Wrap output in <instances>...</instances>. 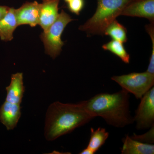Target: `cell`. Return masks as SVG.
I'll return each instance as SVG.
<instances>
[{"mask_svg":"<svg viewBox=\"0 0 154 154\" xmlns=\"http://www.w3.org/2000/svg\"><path fill=\"white\" fill-rule=\"evenodd\" d=\"M40 6V16L38 25L43 32L48 30L59 16L60 0H42Z\"/></svg>","mask_w":154,"mask_h":154,"instance_id":"10","label":"cell"},{"mask_svg":"<svg viewBox=\"0 0 154 154\" xmlns=\"http://www.w3.org/2000/svg\"><path fill=\"white\" fill-rule=\"evenodd\" d=\"M94 118L86 110L82 101L76 104L53 102L49 105L45 113V138L48 141H52Z\"/></svg>","mask_w":154,"mask_h":154,"instance_id":"1","label":"cell"},{"mask_svg":"<svg viewBox=\"0 0 154 154\" xmlns=\"http://www.w3.org/2000/svg\"><path fill=\"white\" fill-rule=\"evenodd\" d=\"M146 30L151 38L152 42V54L150 58L149 63L146 72L154 74V24L151 23L149 25H146Z\"/></svg>","mask_w":154,"mask_h":154,"instance_id":"17","label":"cell"},{"mask_svg":"<svg viewBox=\"0 0 154 154\" xmlns=\"http://www.w3.org/2000/svg\"><path fill=\"white\" fill-rule=\"evenodd\" d=\"M141 99L133 117L137 130L149 129L154 125V88L149 90Z\"/></svg>","mask_w":154,"mask_h":154,"instance_id":"6","label":"cell"},{"mask_svg":"<svg viewBox=\"0 0 154 154\" xmlns=\"http://www.w3.org/2000/svg\"><path fill=\"white\" fill-rule=\"evenodd\" d=\"M20 105L5 101L0 107V122L8 130L17 126L22 115Z\"/></svg>","mask_w":154,"mask_h":154,"instance_id":"9","label":"cell"},{"mask_svg":"<svg viewBox=\"0 0 154 154\" xmlns=\"http://www.w3.org/2000/svg\"><path fill=\"white\" fill-rule=\"evenodd\" d=\"M18 26L15 9L10 8L5 16L0 20L1 40L5 41L12 40L13 38V33Z\"/></svg>","mask_w":154,"mask_h":154,"instance_id":"13","label":"cell"},{"mask_svg":"<svg viewBox=\"0 0 154 154\" xmlns=\"http://www.w3.org/2000/svg\"><path fill=\"white\" fill-rule=\"evenodd\" d=\"M111 79L121 86L122 90L141 99L154 85V74L147 72H133L120 76H114Z\"/></svg>","mask_w":154,"mask_h":154,"instance_id":"5","label":"cell"},{"mask_svg":"<svg viewBox=\"0 0 154 154\" xmlns=\"http://www.w3.org/2000/svg\"><path fill=\"white\" fill-rule=\"evenodd\" d=\"M41 4L37 2L25 3L19 9H15L18 26L28 25L31 27L38 25L40 16Z\"/></svg>","mask_w":154,"mask_h":154,"instance_id":"8","label":"cell"},{"mask_svg":"<svg viewBox=\"0 0 154 154\" xmlns=\"http://www.w3.org/2000/svg\"><path fill=\"white\" fill-rule=\"evenodd\" d=\"M132 0H98L96 13L79 29L85 31L88 36L104 35L106 28Z\"/></svg>","mask_w":154,"mask_h":154,"instance_id":"3","label":"cell"},{"mask_svg":"<svg viewBox=\"0 0 154 154\" xmlns=\"http://www.w3.org/2000/svg\"><path fill=\"white\" fill-rule=\"evenodd\" d=\"M121 15L146 18L154 23V0H132Z\"/></svg>","mask_w":154,"mask_h":154,"instance_id":"7","label":"cell"},{"mask_svg":"<svg viewBox=\"0 0 154 154\" xmlns=\"http://www.w3.org/2000/svg\"><path fill=\"white\" fill-rule=\"evenodd\" d=\"M127 33L126 28L115 19L107 26L104 35L110 36L113 40L125 43L128 40Z\"/></svg>","mask_w":154,"mask_h":154,"instance_id":"15","label":"cell"},{"mask_svg":"<svg viewBox=\"0 0 154 154\" xmlns=\"http://www.w3.org/2000/svg\"><path fill=\"white\" fill-rule=\"evenodd\" d=\"M70 16L62 10L57 19L46 31L42 33L40 37L44 43L45 52L53 59L60 54L64 42L61 36L65 28L69 22L73 21Z\"/></svg>","mask_w":154,"mask_h":154,"instance_id":"4","label":"cell"},{"mask_svg":"<svg viewBox=\"0 0 154 154\" xmlns=\"http://www.w3.org/2000/svg\"><path fill=\"white\" fill-rule=\"evenodd\" d=\"M154 126L151 127L149 131L142 135L134 134L131 137L135 140L139 141L144 143L152 144L153 143L154 140Z\"/></svg>","mask_w":154,"mask_h":154,"instance_id":"18","label":"cell"},{"mask_svg":"<svg viewBox=\"0 0 154 154\" xmlns=\"http://www.w3.org/2000/svg\"><path fill=\"white\" fill-rule=\"evenodd\" d=\"M122 154H153L154 145L144 143L132 138L127 135L122 139Z\"/></svg>","mask_w":154,"mask_h":154,"instance_id":"12","label":"cell"},{"mask_svg":"<svg viewBox=\"0 0 154 154\" xmlns=\"http://www.w3.org/2000/svg\"><path fill=\"white\" fill-rule=\"evenodd\" d=\"M67 8L71 13L79 15L85 7V0H71L67 3Z\"/></svg>","mask_w":154,"mask_h":154,"instance_id":"19","label":"cell"},{"mask_svg":"<svg viewBox=\"0 0 154 154\" xmlns=\"http://www.w3.org/2000/svg\"><path fill=\"white\" fill-rule=\"evenodd\" d=\"M91 137L87 147L95 153L105 143L109 134L102 128H99L96 130L91 128Z\"/></svg>","mask_w":154,"mask_h":154,"instance_id":"14","label":"cell"},{"mask_svg":"<svg viewBox=\"0 0 154 154\" xmlns=\"http://www.w3.org/2000/svg\"><path fill=\"white\" fill-rule=\"evenodd\" d=\"M102 48L108 51L119 57L125 63L128 64L130 57L125 48L123 43L117 40H112L103 45Z\"/></svg>","mask_w":154,"mask_h":154,"instance_id":"16","label":"cell"},{"mask_svg":"<svg viewBox=\"0 0 154 154\" xmlns=\"http://www.w3.org/2000/svg\"><path fill=\"white\" fill-rule=\"evenodd\" d=\"M129 93L123 90L110 94L101 93L82 102L94 118L100 116L107 124L122 128L134 123L130 111Z\"/></svg>","mask_w":154,"mask_h":154,"instance_id":"2","label":"cell"},{"mask_svg":"<svg viewBox=\"0 0 154 154\" xmlns=\"http://www.w3.org/2000/svg\"><path fill=\"white\" fill-rule=\"evenodd\" d=\"M7 95L5 101L21 105L25 92L23 74L17 72L12 75L10 85L6 88Z\"/></svg>","mask_w":154,"mask_h":154,"instance_id":"11","label":"cell"},{"mask_svg":"<svg viewBox=\"0 0 154 154\" xmlns=\"http://www.w3.org/2000/svg\"><path fill=\"white\" fill-rule=\"evenodd\" d=\"M80 154H95L92 150L87 147L85 149H84L82 152L79 153Z\"/></svg>","mask_w":154,"mask_h":154,"instance_id":"21","label":"cell"},{"mask_svg":"<svg viewBox=\"0 0 154 154\" xmlns=\"http://www.w3.org/2000/svg\"><path fill=\"white\" fill-rule=\"evenodd\" d=\"M7 6H0V20L5 16L9 9Z\"/></svg>","mask_w":154,"mask_h":154,"instance_id":"20","label":"cell"},{"mask_svg":"<svg viewBox=\"0 0 154 154\" xmlns=\"http://www.w3.org/2000/svg\"><path fill=\"white\" fill-rule=\"evenodd\" d=\"M64 2L67 4V3H68L70 1H71V0H64Z\"/></svg>","mask_w":154,"mask_h":154,"instance_id":"22","label":"cell"}]
</instances>
